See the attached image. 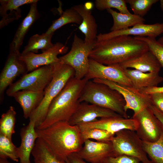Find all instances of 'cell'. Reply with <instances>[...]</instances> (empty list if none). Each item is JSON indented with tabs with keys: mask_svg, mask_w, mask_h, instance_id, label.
Segmentation results:
<instances>
[{
	"mask_svg": "<svg viewBox=\"0 0 163 163\" xmlns=\"http://www.w3.org/2000/svg\"><path fill=\"white\" fill-rule=\"evenodd\" d=\"M146 43L130 36H121L100 41L93 45L89 58L101 64H119L149 50Z\"/></svg>",
	"mask_w": 163,
	"mask_h": 163,
	"instance_id": "6da1fadb",
	"label": "cell"
},
{
	"mask_svg": "<svg viewBox=\"0 0 163 163\" xmlns=\"http://www.w3.org/2000/svg\"><path fill=\"white\" fill-rule=\"evenodd\" d=\"M36 130L38 138L65 160L72 154L78 152L84 143L78 126L71 125L68 121L58 122L46 128Z\"/></svg>",
	"mask_w": 163,
	"mask_h": 163,
	"instance_id": "7a4b0ae2",
	"label": "cell"
},
{
	"mask_svg": "<svg viewBox=\"0 0 163 163\" xmlns=\"http://www.w3.org/2000/svg\"><path fill=\"white\" fill-rule=\"evenodd\" d=\"M88 80L71 78L51 103L45 119L37 128L42 129L60 121H68L76 110L79 99Z\"/></svg>",
	"mask_w": 163,
	"mask_h": 163,
	"instance_id": "3957f363",
	"label": "cell"
},
{
	"mask_svg": "<svg viewBox=\"0 0 163 163\" xmlns=\"http://www.w3.org/2000/svg\"><path fill=\"white\" fill-rule=\"evenodd\" d=\"M79 101L110 110L124 118H129L124 109L126 102L122 96L105 84L88 81Z\"/></svg>",
	"mask_w": 163,
	"mask_h": 163,
	"instance_id": "277c9868",
	"label": "cell"
},
{
	"mask_svg": "<svg viewBox=\"0 0 163 163\" xmlns=\"http://www.w3.org/2000/svg\"><path fill=\"white\" fill-rule=\"evenodd\" d=\"M54 74L52 80L44 90L43 98L38 106L31 113L30 120L35 122L37 128L43 122L50 105L68 81L75 77V72L70 66L60 62L52 64Z\"/></svg>",
	"mask_w": 163,
	"mask_h": 163,
	"instance_id": "5b68a950",
	"label": "cell"
},
{
	"mask_svg": "<svg viewBox=\"0 0 163 163\" xmlns=\"http://www.w3.org/2000/svg\"><path fill=\"white\" fill-rule=\"evenodd\" d=\"M113 156L125 155L139 159L142 163H153L148 158L142 141L136 132L124 129L117 132L111 141Z\"/></svg>",
	"mask_w": 163,
	"mask_h": 163,
	"instance_id": "8992f818",
	"label": "cell"
},
{
	"mask_svg": "<svg viewBox=\"0 0 163 163\" xmlns=\"http://www.w3.org/2000/svg\"><path fill=\"white\" fill-rule=\"evenodd\" d=\"M93 45L87 44L84 40L75 34L69 51L59 57L60 62L74 69L76 78L82 79L87 74L89 68V55Z\"/></svg>",
	"mask_w": 163,
	"mask_h": 163,
	"instance_id": "52a82bcc",
	"label": "cell"
},
{
	"mask_svg": "<svg viewBox=\"0 0 163 163\" xmlns=\"http://www.w3.org/2000/svg\"><path fill=\"white\" fill-rule=\"evenodd\" d=\"M53 74L52 64L41 67L22 75L8 87L6 94L11 97L14 93L21 90L44 91L52 80Z\"/></svg>",
	"mask_w": 163,
	"mask_h": 163,
	"instance_id": "ba28073f",
	"label": "cell"
},
{
	"mask_svg": "<svg viewBox=\"0 0 163 163\" xmlns=\"http://www.w3.org/2000/svg\"><path fill=\"white\" fill-rule=\"evenodd\" d=\"M132 117L138 123L135 132L143 142H155L159 139L163 133V124L149 107L133 115Z\"/></svg>",
	"mask_w": 163,
	"mask_h": 163,
	"instance_id": "9c48e42d",
	"label": "cell"
},
{
	"mask_svg": "<svg viewBox=\"0 0 163 163\" xmlns=\"http://www.w3.org/2000/svg\"><path fill=\"white\" fill-rule=\"evenodd\" d=\"M92 80L105 84L118 92L125 101L124 109L126 112L131 109L133 111V115H135L151 104L149 95L143 94L133 87L103 79L96 78Z\"/></svg>",
	"mask_w": 163,
	"mask_h": 163,
	"instance_id": "30bf717a",
	"label": "cell"
},
{
	"mask_svg": "<svg viewBox=\"0 0 163 163\" xmlns=\"http://www.w3.org/2000/svg\"><path fill=\"white\" fill-rule=\"evenodd\" d=\"M9 54L0 74V99L2 102L4 93L18 76L27 73L26 64L20 59L19 50L9 46Z\"/></svg>",
	"mask_w": 163,
	"mask_h": 163,
	"instance_id": "8fae6325",
	"label": "cell"
},
{
	"mask_svg": "<svg viewBox=\"0 0 163 163\" xmlns=\"http://www.w3.org/2000/svg\"><path fill=\"white\" fill-rule=\"evenodd\" d=\"M84 78L87 80L98 78L133 87L124 69L119 64L106 65L89 58V68Z\"/></svg>",
	"mask_w": 163,
	"mask_h": 163,
	"instance_id": "7c38bea8",
	"label": "cell"
},
{
	"mask_svg": "<svg viewBox=\"0 0 163 163\" xmlns=\"http://www.w3.org/2000/svg\"><path fill=\"white\" fill-rule=\"evenodd\" d=\"M68 50V46L57 42L52 47L41 53H28L22 54L21 53L20 59L26 64L27 73L43 66L60 62L58 55L66 53Z\"/></svg>",
	"mask_w": 163,
	"mask_h": 163,
	"instance_id": "4fadbf2b",
	"label": "cell"
},
{
	"mask_svg": "<svg viewBox=\"0 0 163 163\" xmlns=\"http://www.w3.org/2000/svg\"><path fill=\"white\" fill-rule=\"evenodd\" d=\"M120 116H122L110 110L83 102L79 103L68 122L71 125L78 126L95 121L98 118Z\"/></svg>",
	"mask_w": 163,
	"mask_h": 163,
	"instance_id": "5bb4252c",
	"label": "cell"
},
{
	"mask_svg": "<svg viewBox=\"0 0 163 163\" xmlns=\"http://www.w3.org/2000/svg\"><path fill=\"white\" fill-rule=\"evenodd\" d=\"M138 123L134 118H125L122 116L101 118L97 120L80 124V130L93 128L100 129L115 134L124 129L136 131Z\"/></svg>",
	"mask_w": 163,
	"mask_h": 163,
	"instance_id": "9a60e30c",
	"label": "cell"
},
{
	"mask_svg": "<svg viewBox=\"0 0 163 163\" xmlns=\"http://www.w3.org/2000/svg\"><path fill=\"white\" fill-rule=\"evenodd\" d=\"M84 145L76 153L84 160L90 163H104L107 157L113 156L111 141H94L87 139Z\"/></svg>",
	"mask_w": 163,
	"mask_h": 163,
	"instance_id": "2e32d148",
	"label": "cell"
},
{
	"mask_svg": "<svg viewBox=\"0 0 163 163\" xmlns=\"http://www.w3.org/2000/svg\"><path fill=\"white\" fill-rule=\"evenodd\" d=\"M163 33V23L148 24H138L131 28L100 33L97 36V41L109 39L121 36L133 35L135 37H147L155 38Z\"/></svg>",
	"mask_w": 163,
	"mask_h": 163,
	"instance_id": "e0dca14e",
	"label": "cell"
},
{
	"mask_svg": "<svg viewBox=\"0 0 163 163\" xmlns=\"http://www.w3.org/2000/svg\"><path fill=\"white\" fill-rule=\"evenodd\" d=\"M21 142L18 148V154L20 163H30V155L38 138L35 122L30 120L28 124L23 127L20 132Z\"/></svg>",
	"mask_w": 163,
	"mask_h": 163,
	"instance_id": "ac0fdd59",
	"label": "cell"
},
{
	"mask_svg": "<svg viewBox=\"0 0 163 163\" xmlns=\"http://www.w3.org/2000/svg\"><path fill=\"white\" fill-rule=\"evenodd\" d=\"M118 64L123 69L133 68L144 72L159 73L162 67L156 58L149 50Z\"/></svg>",
	"mask_w": 163,
	"mask_h": 163,
	"instance_id": "d6986e66",
	"label": "cell"
},
{
	"mask_svg": "<svg viewBox=\"0 0 163 163\" xmlns=\"http://www.w3.org/2000/svg\"><path fill=\"white\" fill-rule=\"evenodd\" d=\"M72 7L82 18L78 29L85 35V43L87 45H93L97 41V24L91 10L86 8L84 4L75 5Z\"/></svg>",
	"mask_w": 163,
	"mask_h": 163,
	"instance_id": "ffe728a7",
	"label": "cell"
},
{
	"mask_svg": "<svg viewBox=\"0 0 163 163\" xmlns=\"http://www.w3.org/2000/svg\"><path fill=\"white\" fill-rule=\"evenodd\" d=\"M44 95V91H33L23 90L14 93L11 97H14L20 105L25 119L29 118L32 112L38 106Z\"/></svg>",
	"mask_w": 163,
	"mask_h": 163,
	"instance_id": "44dd1931",
	"label": "cell"
},
{
	"mask_svg": "<svg viewBox=\"0 0 163 163\" xmlns=\"http://www.w3.org/2000/svg\"><path fill=\"white\" fill-rule=\"evenodd\" d=\"M37 0H0V14L2 17L0 21V28L7 25L21 17L20 7L30 4Z\"/></svg>",
	"mask_w": 163,
	"mask_h": 163,
	"instance_id": "7402d4cb",
	"label": "cell"
},
{
	"mask_svg": "<svg viewBox=\"0 0 163 163\" xmlns=\"http://www.w3.org/2000/svg\"><path fill=\"white\" fill-rule=\"evenodd\" d=\"M124 71L133 87L139 90L143 88L157 86L163 81V78L159 73L144 72L130 69H124Z\"/></svg>",
	"mask_w": 163,
	"mask_h": 163,
	"instance_id": "603a6c76",
	"label": "cell"
},
{
	"mask_svg": "<svg viewBox=\"0 0 163 163\" xmlns=\"http://www.w3.org/2000/svg\"><path fill=\"white\" fill-rule=\"evenodd\" d=\"M38 0L30 4L29 11L18 26L13 39L10 44L19 50L25 36L32 25L40 17L37 5Z\"/></svg>",
	"mask_w": 163,
	"mask_h": 163,
	"instance_id": "cb8c5ba5",
	"label": "cell"
},
{
	"mask_svg": "<svg viewBox=\"0 0 163 163\" xmlns=\"http://www.w3.org/2000/svg\"><path fill=\"white\" fill-rule=\"evenodd\" d=\"M34 163H66L65 160L56 155L40 139L36 140L31 154Z\"/></svg>",
	"mask_w": 163,
	"mask_h": 163,
	"instance_id": "d4e9b609",
	"label": "cell"
},
{
	"mask_svg": "<svg viewBox=\"0 0 163 163\" xmlns=\"http://www.w3.org/2000/svg\"><path fill=\"white\" fill-rule=\"evenodd\" d=\"M112 16L113 21L111 31L125 29L131 26L140 24H143L145 19L134 14H126L118 12L111 8L107 9Z\"/></svg>",
	"mask_w": 163,
	"mask_h": 163,
	"instance_id": "484cf974",
	"label": "cell"
},
{
	"mask_svg": "<svg viewBox=\"0 0 163 163\" xmlns=\"http://www.w3.org/2000/svg\"><path fill=\"white\" fill-rule=\"evenodd\" d=\"M54 34H47L45 33L41 35L35 34L30 38L28 43L21 53L24 54L28 53H36L39 50L42 52L49 50L54 45L51 39Z\"/></svg>",
	"mask_w": 163,
	"mask_h": 163,
	"instance_id": "4316f807",
	"label": "cell"
},
{
	"mask_svg": "<svg viewBox=\"0 0 163 163\" xmlns=\"http://www.w3.org/2000/svg\"><path fill=\"white\" fill-rule=\"evenodd\" d=\"M82 20L80 14L72 7L66 9L58 18L53 21L45 33L54 34L56 30L68 24L75 23L80 25Z\"/></svg>",
	"mask_w": 163,
	"mask_h": 163,
	"instance_id": "83f0119b",
	"label": "cell"
},
{
	"mask_svg": "<svg viewBox=\"0 0 163 163\" xmlns=\"http://www.w3.org/2000/svg\"><path fill=\"white\" fill-rule=\"evenodd\" d=\"M16 112L14 107L11 106L5 113H3L0 120V133L11 140L15 133Z\"/></svg>",
	"mask_w": 163,
	"mask_h": 163,
	"instance_id": "f1b7e54d",
	"label": "cell"
},
{
	"mask_svg": "<svg viewBox=\"0 0 163 163\" xmlns=\"http://www.w3.org/2000/svg\"><path fill=\"white\" fill-rule=\"evenodd\" d=\"M143 149L153 163H163V133L157 141H142Z\"/></svg>",
	"mask_w": 163,
	"mask_h": 163,
	"instance_id": "f546056e",
	"label": "cell"
},
{
	"mask_svg": "<svg viewBox=\"0 0 163 163\" xmlns=\"http://www.w3.org/2000/svg\"><path fill=\"white\" fill-rule=\"evenodd\" d=\"M0 158H9L18 162V148L10 139L4 135L0 133Z\"/></svg>",
	"mask_w": 163,
	"mask_h": 163,
	"instance_id": "4dcf8cb0",
	"label": "cell"
},
{
	"mask_svg": "<svg viewBox=\"0 0 163 163\" xmlns=\"http://www.w3.org/2000/svg\"><path fill=\"white\" fill-rule=\"evenodd\" d=\"M81 131V137L84 142L91 139L99 142L111 141L115 134L104 130L93 128Z\"/></svg>",
	"mask_w": 163,
	"mask_h": 163,
	"instance_id": "1f68e13d",
	"label": "cell"
},
{
	"mask_svg": "<svg viewBox=\"0 0 163 163\" xmlns=\"http://www.w3.org/2000/svg\"><path fill=\"white\" fill-rule=\"evenodd\" d=\"M94 3L96 8L99 10L113 8L117 9L122 14H132L127 8L125 0H96Z\"/></svg>",
	"mask_w": 163,
	"mask_h": 163,
	"instance_id": "d6a6232c",
	"label": "cell"
},
{
	"mask_svg": "<svg viewBox=\"0 0 163 163\" xmlns=\"http://www.w3.org/2000/svg\"><path fill=\"white\" fill-rule=\"evenodd\" d=\"M134 13V14L143 17L152 5L158 0H125Z\"/></svg>",
	"mask_w": 163,
	"mask_h": 163,
	"instance_id": "836d02e7",
	"label": "cell"
},
{
	"mask_svg": "<svg viewBox=\"0 0 163 163\" xmlns=\"http://www.w3.org/2000/svg\"><path fill=\"white\" fill-rule=\"evenodd\" d=\"M134 37L146 43L149 50L154 55L163 68V45L160 43L155 38L147 37Z\"/></svg>",
	"mask_w": 163,
	"mask_h": 163,
	"instance_id": "e575fe53",
	"label": "cell"
},
{
	"mask_svg": "<svg viewBox=\"0 0 163 163\" xmlns=\"http://www.w3.org/2000/svg\"><path fill=\"white\" fill-rule=\"evenodd\" d=\"M104 163H142L137 158L125 155L117 156H110L107 158Z\"/></svg>",
	"mask_w": 163,
	"mask_h": 163,
	"instance_id": "d590c367",
	"label": "cell"
},
{
	"mask_svg": "<svg viewBox=\"0 0 163 163\" xmlns=\"http://www.w3.org/2000/svg\"><path fill=\"white\" fill-rule=\"evenodd\" d=\"M149 95L151 104L163 113V93H157Z\"/></svg>",
	"mask_w": 163,
	"mask_h": 163,
	"instance_id": "8d00e7d4",
	"label": "cell"
},
{
	"mask_svg": "<svg viewBox=\"0 0 163 163\" xmlns=\"http://www.w3.org/2000/svg\"><path fill=\"white\" fill-rule=\"evenodd\" d=\"M144 94L150 95L157 93H163V86L154 87L142 88L139 90Z\"/></svg>",
	"mask_w": 163,
	"mask_h": 163,
	"instance_id": "74e56055",
	"label": "cell"
},
{
	"mask_svg": "<svg viewBox=\"0 0 163 163\" xmlns=\"http://www.w3.org/2000/svg\"><path fill=\"white\" fill-rule=\"evenodd\" d=\"M67 158L71 163H87L80 158L76 153H73L69 155Z\"/></svg>",
	"mask_w": 163,
	"mask_h": 163,
	"instance_id": "f35d334b",
	"label": "cell"
},
{
	"mask_svg": "<svg viewBox=\"0 0 163 163\" xmlns=\"http://www.w3.org/2000/svg\"><path fill=\"white\" fill-rule=\"evenodd\" d=\"M150 108L158 119L163 125V113L153 105L150 106Z\"/></svg>",
	"mask_w": 163,
	"mask_h": 163,
	"instance_id": "ab89813d",
	"label": "cell"
},
{
	"mask_svg": "<svg viewBox=\"0 0 163 163\" xmlns=\"http://www.w3.org/2000/svg\"><path fill=\"white\" fill-rule=\"evenodd\" d=\"M85 7L88 9L91 10L93 6L91 2H88L84 4Z\"/></svg>",
	"mask_w": 163,
	"mask_h": 163,
	"instance_id": "60d3db41",
	"label": "cell"
},
{
	"mask_svg": "<svg viewBox=\"0 0 163 163\" xmlns=\"http://www.w3.org/2000/svg\"><path fill=\"white\" fill-rule=\"evenodd\" d=\"M0 163H11L8 161L7 158H0Z\"/></svg>",
	"mask_w": 163,
	"mask_h": 163,
	"instance_id": "b9f144b4",
	"label": "cell"
},
{
	"mask_svg": "<svg viewBox=\"0 0 163 163\" xmlns=\"http://www.w3.org/2000/svg\"><path fill=\"white\" fill-rule=\"evenodd\" d=\"M157 41L163 45V36L159 38Z\"/></svg>",
	"mask_w": 163,
	"mask_h": 163,
	"instance_id": "7bdbcfd3",
	"label": "cell"
},
{
	"mask_svg": "<svg viewBox=\"0 0 163 163\" xmlns=\"http://www.w3.org/2000/svg\"><path fill=\"white\" fill-rule=\"evenodd\" d=\"M160 7L161 10L163 11V0H160Z\"/></svg>",
	"mask_w": 163,
	"mask_h": 163,
	"instance_id": "ee69618b",
	"label": "cell"
},
{
	"mask_svg": "<svg viewBox=\"0 0 163 163\" xmlns=\"http://www.w3.org/2000/svg\"><path fill=\"white\" fill-rule=\"evenodd\" d=\"M65 161L66 163H71L67 158L65 160Z\"/></svg>",
	"mask_w": 163,
	"mask_h": 163,
	"instance_id": "f6af8a7d",
	"label": "cell"
}]
</instances>
